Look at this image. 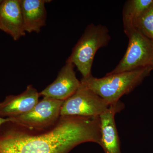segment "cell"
Masks as SVG:
<instances>
[{
	"mask_svg": "<svg viewBox=\"0 0 153 153\" xmlns=\"http://www.w3.org/2000/svg\"><path fill=\"white\" fill-rule=\"evenodd\" d=\"M100 138L99 117L60 116L39 129L10 121L0 127V153H68L82 143L99 144Z\"/></svg>",
	"mask_w": 153,
	"mask_h": 153,
	"instance_id": "cell-1",
	"label": "cell"
},
{
	"mask_svg": "<svg viewBox=\"0 0 153 153\" xmlns=\"http://www.w3.org/2000/svg\"><path fill=\"white\" fill-rule=\"evenodd\" d=\"M63 100L44 97L31 110L16 117L12 122L31 128H44L52 125L60 116Z\"/></svg>",
	"mask_w": 153,
	"mask_h": 153,
	"instance_id": "cell-6",
	"label": "cell"
},
{
	"mask_svg": "<svg viewBox=\"0 0 153 153\" xmlns=\"http://www.w3.org/2000/svg\"><path fill=\"white\" fill-rule=\"evenodd\" d=\"M2 0H0V4H1V3L2 2Z\"/></svg>",
	"mask_w": 153,
	"mask_h": 153,
	"instance_id": "cell-15",
	"label": "cell"
},
{
	"mask_svg": "<svg viewBox=\"0 0 153 153\" xmlns=\"http://www.w3.org/2000/svg\"><path fill=\"white\" fill-rule=\"evenodd\" d=\"M74 66L67 59L56 79L39 93L40 95L64 101L74 94L81 84L76 78Z\"/></svg>",
	"mask_w": 153,
	"mask_h": 153,
	"instance_id": "cell-7",
	"label": "cell"
},
{
	"mask_svg": "<svg viewBox=\"0 0 153 153\" xmlns=\"http://www.w3.org/2000/svg\"><path fill=\"white\" fill-rule=\"evenodd\" d=\"M111 39L109 31L105 26L91 24L75 45L68 60L76 66L82 78L92 75L91 68L96 53L106 47Z\"/></svg>",
	"mask_w": 153,
	"mask_h": 153,
	"instance_id": "cell-3",
	"label": "cell"
},
{
	"mask_svg": "<svg viewBox=\"0 0 153 153\" xmlns=\"http://www.w3.org/2000/svg\"><path fill=\"white\" fill-rule=\"evenodd\" d=\"M40 96L31 85H28L23 93L7 96L0 102V117H16L28 112L37 104Z\"/></svg>",
	"mask_w": 153,
	"mask_h": 153,
	"instance_id": "cell-9",
	"label": "cell"
},
{
	"mask_svg": "<svg viewBox=\"0 0 153 153\" xmlns=\"http://www.w3.org/2000/svg\"><path fill=\"white\" fill-rule=\"evenodd\" d=\"M10 121H11V118H3L0 117V127H1L4 124Z\"/></svg>",
	"mask_w": 153,
	"mask_h": 153,
	"instance_id": "cell-14",
	"label": "cell"
},
{
	"mask_svg": "<svg viewBox=\"0 0 153 153\" xmlns=\"http://www.w3.org/2000/svg\"><path fill=\"white\" fill-rule=\"evenodd\" d=\"M153 3V0H130L126 2L123 10L124 30L134 27L135 21Z\"/></svg>",
	"mask_w": 153,
	"mask_h": 153,
	"instance_id": "cell-12",
	"label": "cell"
},
{
	"mask_svg": "<svg viewBox=\"0 0 153 153\" xmlns=\"http://www.w3.org/2000/svg\"><path fill=\"white\" fill-rule=\"evenodd\" d=\"M124 30L128 39L126 51L117 66L107 74L153 66V40L146 37L134 27Z\"/></svg>",
	"mask_w": 153,
	"mask_h": 153,
	"instance_id": "cell-4",
	"label": "cell"
},
{
	"mask_svg": "<svg viewBox=\"0 0 153 153\" xmlns=\"http://www.w3.org/2000/svg\"><path fill=\"white\" fill-rule=\"evenodd\" d=\"M153 69V66H148L131 71L106 74L102 78L91 75L82 78L80 82L111 105L117 103L123 96L133 91L150 75Z\"/></svg>",
	"mask_w": 153,
	"mask_h": 153,
	"instance_id": "cell-2",
	"label": "cell"
},
{
	"mask_svg": "<svg viewBox=\"0 0 153 153\" xmlns=\"http://www.w3.org/2000/svg\"><path fill=\"white\" fill-rule=\"evenodd\" d=\"M109 106L103 98L81 83L76 92L63 102L60 116L99 117Z\"/></svg>",
	"mask_w": 153,
	"mask_h": 153,
	"instance_id": "cell-5",
	"label": "cell"
},
{
	"mask_svg": "<svg viewBox=\"0 0 153 153\" xmlns=\"http://www.w3.org/2000/svg\"><path fill=\"white\" fill-rule=\"evenodd\" d=\"M133 26L140 33L153 40V3L135 21Z\"/></svg>",
	"mask_w": 153,
	"mask_h": 153,
	"instance_id": "cell-13",
	"label": "cell"
},
{
	"mask_svg": "<svg viewBox=\"0 0 153 153\" xmlns=\"http://www.w3.org/2000/svg\"><path fill=\"white\" fill-rule=\"evenodd\" d=\"M24 30L31 33H39L41 28L45 26L47 18L44 0H19Z\"/></svg>",
	"mask_w": 153,
	"mask_h": 153,
	"instance_id": "cell-11",
	"label": "cell"
},
{
	"mask_svg": "<svg viewBox=\"0 0 153 153\" xmlns=\"http://www.w3.org/2000/svg\"><path fill=\"white\" fill-rule=\"evenodd\" d=\"M124 108V104L120 100L117 103L110 105L106 111L99 117L100 138L99 144L105 153H122L115 116Z\"/></svg>",
	"mask_w": 153,
	"mask_h": 153,
	"instance_id": "cell-8",
	"label": "cell"
},
{
	"mask_svg": "<svg viewBox=\"0 0 153 153\" xmlns=\"http://www.w3.org/2000/svg\"><path fill=\"white\" fill-rule=\"evenodd\" d=\"M0 30L15 41L26 35L19 0H4L0 4Z\"/></svg>",
	"mask_w": 153,
	"mask_h": 153,
	"instance_id": "cell-10",
	"label": "cell"
}]
</instances>
